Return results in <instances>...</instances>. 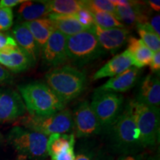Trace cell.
I'll list each match as a JSON object with an SVG mask.
<instances>
[{"label":"cell","instance_id":"obj_1","mask_svg":"<svg viewBox=\"0 0 160 160\" xmlns=\"http://www.w3.org/2000/svg\"><path fill=\"white\" fill-rule=\"evenodd\" d=\"M105 133L110 149L119 156L137 154L144 149L130 101L124 105L119 118Z\"/></svg>","mask_w":160,"mask_h":160},{"label":"cell","instance_id":"obj_2","mask_svg":"<svg viewBox=\"0 0 160 160\" xmlns=\"http://www.w3.org/2000/svg\"><path fill=\"white\" fill-rule=\"evenodd\" d=\"M17 88L29 115L46 117L62 111L66 107L45 82H32L20 85Z\"/></svg>","mask_w":160,"mask_h":160},{"label":"cell","instance_id":"obj_3","mask_svg":"<svg viewBox=\"0 0 160 160\" xmlns=\"http://www.w3.org/2000/svg\"><path fill=\"white\" fill-rule=\"evenodd\" d=\"M46 84L65 104L80 96L87 87L88 79L83 71L71 65L51 69L45 74Z\"/></svg>","mask_w":160,"mask_h":160},{"label":"cell","instance_id":"obj_4","mask_svg":"<svg viewBox=\"0 0 160 160\" xmlns=\"http://www.w3.org/2000/svg\"><path fill=\"white\" fill-rule=\"evenodd\" d=\"M6 140L21 159L46 160L48 157V137L41 133L16 125L8 131Z\"/></svg>","mask_w":160,"mask_h":160},{"label":"cell","instance_id":"obj_5","mask_svg":"<svg viewBox=\"0 0 160 160\" xmlns=\"http://www.w3.org/2000/svg\"><path fill=\"white\" fill-rule=\"evenodd\" d=\"M66 52L68 61L77 67L91 63L106 54L91 29L67 37Z\"/></svg>","mask_w":160,"mask_h":160},{"label":"cell","instance_id":"obj_6","mask_svg":"<svg viewBox=\"0 0 160 160\" xmlns=\"http://www.w3.org/2000/svg\"><path fill=\"white\" fill-rule=\"evenodd\" d=\"M17 125L48 137L52 134L71 133L73 128V117L71 110L65 108L46 117L25 115L17 120Z\"/></svg>","mask_w":160,"mask_h":160},{"label":"cell","instance_id":"obj_7","mask_svg":"<svg viewBox=\"0 0 160 160\" xmlns=\"http://www.w3.org/2000/svg\"><path fill=\"white\" fill-rule=\"evenodd\" d=\"M130 102L143 148H154L159 142V108L150 107L136 99Z\"/></svg>","mask_w":160,"mask_h":160},{"label":"cell","instance_id":"obj_8","mask_svg":"<svg viewBox=\"0 0 160 160\" xmlns=\"http://www.w3.org/2000/svg\"><path fill=\"white\" fill-rule=\"evenodd\" d=\"M105 133L115 122L124 108V97L121 93L97 88L90 103Z\"/></svg>","mask_w":160,"mask_h":160},{"label":"cell","instance_id":"obj_9","mask_svg":"<svg viewBox=\"0 0 160 160\" xmlns=\"http://www.w3.org/2000/svg\"><path fill=\"white\" fill-rule=\"evenodd\" d=\"M73 134L77 138H89L102 133V127L87 100L76 106L72 113Z\"/></svg>","mask_w":160,"mask_h":160},{"label":"cell","instance_id":"obj_10","mask_svg":"<svg viewBox=\"0 0 160 160\" xmlns=\"http://www.w3.org/2000/svg\"><path fill=\"white\" fill-rule=\"evenodd\" d=\"M67 37L56 30L41 50L42 64L49 68L54 69L63 66L68 61L66 52Z\"/></svg>","mask_w":160,"mask_h":160},{"label":"cell","instance_id":"obj_11","mask_svg":"<svg viewBox=\"0 0 160 160\" xmlns=\"http://www.w3.org/2000/svg\"><path fill=\"white\" fill-rule=\"evenodd\" d=\"M26 112L25 103L19 92L11 88H0V123L17 121Z\"/></svg>","mask_w":160,"mask_h":160},{"label":"cell","instance_id":"obj_12","mask_svg":"<svg viewBox=\"0 0 160 160\" xmlns=\"http://www.w3.org/2000/svg\"><path fill=\"white\" fill-rule=\"evenodd\" d=\"M91 30L105 51H108L112 54H115L128 42L131 34L128 28H102L96 24L91 26Z\"/></svg>","mask_w":160,"mask_h":160},{"label":"cell","instance_id":"obj_13","mask_svg":"<svg viewBox=\"0 0 160 160\" xmlns=\"http://www.w3.org/2000/svg\"><path fill=\"white\" fill-rule=\"evenodd\" d=\"M144 3L138 1H129V3L123 7H116V17L125 27H133L138 25L148 22L150 19V9L145 7Z\"/></svg>","mask_w":160,"mask_h":160},{"label":"cell","instance_id":"obj_14","mask_svg":"<svg viewBox=\"0 0 160 160\" xmlns=\"http://www.w3.org/2000/svg\"><path fill=\"white\" fill-rule=\"evenodd\" d=\"M142 73V69L131 66L123 73L112 77L98 88L115 93H125L137 83Z\"/></svg>","mask_w":160,"mask_h":160},{"label":"cell","instance_id":"obj_15","mask_svg":"<svg viewBox=\"0 0 160 160\" xmlns=\"http://www.w3.org/2000/svg\"><path fill=\"white\" fill-rule=\"evenodd\" d=\"M0 65L10 72L20 73L27 71L34 65L33 59L21 48L0 53Z\"/></svg>","mask_w":160,"mask_h":160},{"label":"cell","instance_id":"obj_16","mask_svg":"<svg viewBox=\"0 0 160 160\" xmlns=\"http://www.w3.org/2000/svg\"><path fill=\"white\" fill-rule=\"evenodd\" d=\"M137 102L150 107L158 108L160 105L159 76L149 74L142 82L137 97Z\"/></svg>","mask_w":160,"mask_h":160},{"label":"cell","instance_id":"obj_17","mask_svg":"<svg viewBox=\"0 0 160 160\" xmlns=\"http://www.w3.org/2000/svg\"><path fill=\"white\" fill-rule=\"evenodd\" d=\"M12 37L19 48L28 54L36 64L41 57V48L26 26L22 23L16 25L12 30Z\"/></svg>","mask_w":160,"mask_h":160},{"label":"cell","instance_id":"obj_18","mask_svg":"<svg viewBox=\"0 0 160 160\" xmlns=\"http://www.w3.org/2000/svg\"><path fill=\"white\" fill-rule=\"evenodd\" d=\"M131 66H133V59L129 52L126 50L122 53L116 55L99 68L93 76V80H98L105 77H114L123 73Z\"/></svg>","mask_w":160,"mask_h":160},{"label":"cell","instance_id":"obj_19","mask_svg":"<svg viewBox=\"0 0 160 160\" xmlns=\"http://www.w3.org/2000/svg\"><path fill=\"white\" fill-rule=\"evenodd\" d=\"M51 13L47 1H28L25 0L17 10V18L21 23L42 19Z\"/></svg>","mask_w":160,"mask_h":160},{"label":"cell","instance_id":"obj_20","mask_svg":"<svg viewBox=\"0 0 160 160\" xmlns=\"http://www.w3.org/2000/svg\"><path fill=\"white\" fill-rule=\"evenodd\" d=\"M127 51L133 59V66L140 69L150 65L154 53L141 39L133 37L128 40Z\"/></svg>","mask_w":160,"mask_h":160},{"label":"cell","instance_id":"obj_21","mask_svg":"<svg viewBox=\"0 0 160 160\" xmlns=\"http://www.w3.org/2000/svg\"><path fill=\"white\" fill-rule=\"evenodd\" d=\"M48 17L53 21L56 30L63 33L67 37L91 29L79 23L75 14L62 15L50 13Z\"/></svg>","mask_w":160,"mask_h":160},{"label":"cell","instance_id":"obj_22","mask_svg":"<svg viewBox=\"0 0 160 160\" xmlns=\"http://www.w3.org/2000/svg\"><path fill=\"white\" fill-rule=\"evenodd\" d=\"M22 24L28 28L41 50L51 37L52 33L56 31L54 22L48 17L23 22Z\"/></svg>","mask_w":160,"mask_h":160},{"label":"cell","instance_id":"obj_23","mask_svg":"<svg viewBox=\"0 0 160 160\" xmlns=\"http://www.w3.org/2000/svg\"><path fill=\"white\" fill-rule=\"evenodd\" d=\"M72 146H75V136L73 133L52 134L48 137L47 152L51 157Z\"/></svg>","mask_w":160,"mask_h":160},{"label":"cell","instance_id":"obj_24","mask_svg":"<svg viewBox=\"0 0 160 160\" xmlns=\"http://www.w3.org/2000/svg\"><path fill=\"white\" fill-rule=\"evenodd\" d=\"M47 3L51 13L55 14L73 15L85 8L83 1L79 0H51Z\"/></svg>","mask_w":160,"mask_h":160},{"label":"cell","instance_id":"obj_25","mask_svg":"<svg viewBox=\"0 0 160 160\" xmlns=\"http://www.w3.org/2000/svg\"><path fill=\"white\" fill-rule=\"evenodd\" d=\"M136 27L138 33L141 37L140 39L145 43V45L153 53L160 51V37L156 34L150 28L148 24L138 25Z\"/></svg>","mask_w":160,"mask_h":160},{"label":"cell","instance_id":"obj_26","mask_svg":"<svg viewBox=\"0 0 160 160\" xmlns=\"http://www.w3.org/2000/svg\"><path fill=\"white\" fill-rule=\"evenodd\" d=\"M93 14L94 24L102 28H126L115 15L107 12L94 11L91 12Z\"/></svg>","mask_w":160,"mask_h":160},{"label":"cell","instance_id":"obj_27","mask_svg":"<svg viewBox=\"0 0 160 160\" xmlns=\"http://www.w3.org/2000/svg\"><path fill=\"white\" fill-rule=\"evenodd\" d=\"M83 3L91 12H107L116 16V7L109 0H83Z\"/></svg>","mask_w":160,"mask_h":160},{"label":"cell","instance_id":"obj_28","mask_svg":"<svg viewBox=\"0 0 160 160\" xmlns=\"http://www.w3.org/2000/svg\"><path fill=\"white\" fill-rule=\"evenodd\" d=\"M13 10L0 5V32L9 30L13 26Z\"/></svg>","mask_w":160,"mask_h":160},{"label":"cell","instance_id":"obj_29","mask_svg":"<svg viewBox=\"0 0 160 160\" xmlns=\"http://www.w3.org/2000/svg\"><path fill=\"white\" fill-rule=\"evenodd\" d=\"M75 15L77 21L86 28H91V26L94 24L93 14L89 10L85 8L80 9Z\"/></svg>","mask_w":160,"mask_h":160},{"label":"cell","instance_id":"obj_30","mask_svg":"<svg viewBox=\"0 0 160 160\" xmlns=\"http://www.w3.org/2000/svg\"><path fill=\"white\" fill-rule=\"evenodd\" d=\"M17 46L15 39L11 35L0 32V53L13 49Z\"/></svg>","mask_w":160,"mask_h":160},{"label":"cell","instance_id":"obj_31","mask_svg":"<svg viewBox=\"0 0 160 160\" xmlns=\"http://www.w3.org/2000/svg\"><path fill=\"white\" fill-rule=\"evenodd\" d=\"M74 146H72L65 151L60 152L58 154L51 157V160H74L75 159Z\"/></svg>","mask_w":160,"mask_h":160},{"label":"cell","instance_id":"obj_32","mask_svg":"<svg viewBox=\"0 0 160 160\" xmlns=\"http://www.w3.org/2000/svg\"><path fill=\"white\" fill-rule=\"evenodd\" d=\"M94 151L89 149H82L75 156L74 160H95L97 155Z\"/></svg>","mask_w":160,"mask_h":160},{"label":"cell","instance_id":"obj_33","mask_svg":"<svg viewBox=\"0 0 160 160\" xmlns=\"http://www.w3.org/2000/svg\"><path fill=\"white\" fill-rule=\"evenodd\" d=\"M13 81V77L8 70L0 65V85H8Z\"/></svg>","mask_w":160,"mask_h":160},{"label":"cell","instance_id":"obj_34","mask_svg":"<svg viewBox=\"0 0 160 160\" xmlns=\"http://www.w3.org/2000/svg\"><path fill=\"white\" fill-rule=\"evenodd\" d=\"M150 68L153 74L159 76L160 71V51L155 52L150 63Z\"/></svg>","mask_w":160,"mask_h":160},{"label":"cell","instance_id":"obj_35","mask_svg":"<svg viewBox=\"0 0 160 160\" xmlns=\"http://www.w3.org/2000/svg\"><path fill=\"white\" fill-rule=\"evenodd\" d=\"M148 24L156 34L160 37V15L159 13L150 18Z\"/></svg>","mask_w":160,"mask_h":160},{"label":"cell","instance_id":"obj_36","mask_svg":"<svg viewBox=\"0 0 160 160\" xmlns=\"http://www.w3.org/2000/svg\"><path fill=\"white\" fill-rule=\"evenodd\" d=\"M146 158L142 153L137 154H125L120 155L117 160H145Z\"/></svg>","mask_w":160,"mask_h":160},{"label":"cell","instance_id":"obj_37","mask_svg":"<svg viewBox=\"0 0 160 160\" xmlns=\"http://www.w3.org/2000/svg\"><path fill=\"white\" fill-rule=\"evenodd\" d=\"M25 0H1L0 1V5L5 8H12L18 5H21Z\"/></svg>","mask_w":160,"mask_h":160},{"label":"cell","instance_id":"obj_38","mask_svg":"<svg viewBox=\"0 0 160 160\" xmlns=\"http://www.w3.org/2000/svg\"><path fill=\"white\" fill-rule=\"evenodd\" d=\"M146 5L148 6L151 10H153L156 12H159L160 11V2L158 0H149L145 2Z\"/></svg>","mask_w":160,"mask_h":160},{"label":"cell","instance_id":"obj_39","mask_svg":"<svg viewBox=\"0 0 160 160\" xmlns=\"http://www.w3.org/2000/svg\"><path fill=\"white\" fill-rule=\"evenodd\" d=\"M95 160H113V159L110 156L105 154V153H97Z\"/></svg>","mask_w":160,"mask_h":160},{"label":"cell","instance_id":"obj_40","mask_svg":"<svg viewBox=\"0 0 160 160\" xmlns=\"http://www.w3.org/2000/svg\"><path fill=\"white\" fill-rule=\"evenodd\" d=\"M145 160H159V153L157 155H154V156H151V157L146 158Z\"/></svg>","mask_w":160,"mask_h":160},{"label":"cell","instance_id":"obj_41","mask_svg":"<svg viewBox=\"0 0 160 160\" xmlns=\"http://www.w3.org/2000/svg\"><path fill=\"white\" fill-rule=\"evenodd\" d=\"M2 140H3V137H2V133H0V148H1V145H2Z\"/></svg>","mask_w":160,"mask_h":160},{"label":"cell","instance_id":"obj_42","mask_svg":"<svg viewBox=\"0 0 160 160\" xmlns=\"http://www.w3.org/2000/svg\"><path fill=\"white\" fill-rule=\"evenodd\" d=\"M21 160H25V159H21Z\"/></svg>","mask_w":160,"mask_h":160}]
</instances>
